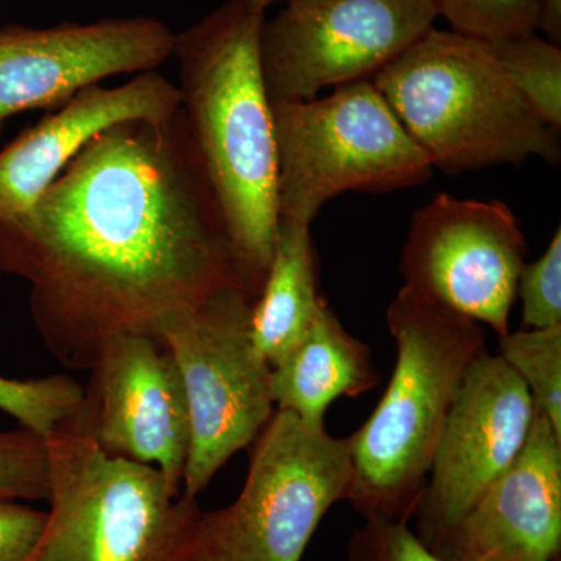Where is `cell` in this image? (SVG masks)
<instances>
[{"label": "cell", "mask_w": 561, "mask_h": 561, "mask_svg": "<svg viewBox=\"0 0 561 561\" xmlns=\"http://www.w3.org/2000/svg\"><path fill=\"white\" fill-rule=\"evenodd\" d=\"M0 273L31 284L41 341L73 371L119 335L161 342L210 295L243 289L183 110L95 136L28 213L0 220Z\"/></svg>", "instance_id": "6da1fadb"}, {"label": "cell", "mask_w": 561, "mask_h": 561, "mask_svg": "<svg viewBox=\"0 0 561 561\" xmlns=\"http://www.w3.org/2000/svg\"><path fill=\"white\" fill-rule=\"evenodd\" d=\"M264 20L247 0H227L175 33L172 51L181 110L253 301L271 267L279 224L275 124L261 62Z\"/></svg>", "instance_id": "7a4b0ae2"}, {"label": "cell", "mask_w": 561, "mask_h": 561, "mask_svg": "<svg viewBox=\"0 0 561 561\" xmlns=\"http://www.w3.org/2000/svg\"><path fill=\"white\" fill-rule=\"evenodd\" d=\"M387 327L397 362L370 419L350 435L345 501L364 519L409 524L460 383L486 351V331L408 287L390 302Z\"/></svg>", "instance_id": "3957f363"}, {"label": "cell", "mask_w": 561, "mask_h": 561, "mask_svg": "<svg viewBox=\"0 0 561 561\" xmlns=\"http://www.w3.org/2000/svg\"><path fill=\"white\" fill-rule=\"evenodd\" d=\"M432 168L451 175L537 157L559 164V131L537 116L489 43L432 27L371 77Z\"/></svg>", "instance_id": "277c9868"}, {"label": "cell", "mask_w": 561, "mask_h": 561, "mask_svg": "<svg viewBox=\"0 0 561 561\" xmlns=\"http://www.w3.org/2000/svg\"><path fill=\"white\" fill-rule=\"evenodd\" d=\"M46 443L50 511L36 561H183L194 551L197 500L158 468L103 451L87 391Z\"/></svg>", "instance_id": "5b68a950"}, {"label": "cell", "mask_w": 561, "mask_h": 561, "mask_svg": "<svg viewBox=\"0 0 561 561\" xmlns=\"http://www.w3.org/2000/svg\"><path fill=\"white\" fill-rule=\"evenodd\" d=\"M279 219L311 225L343 192H390L432 179V164L371 80L309 101L272 102Z\"/></svg>", "instance_id": "8992f818"}, {"label": "cell", "mask_w": 561, "mask_h": 561, "mask_svg": "<svg viewBox=\"0 0 561 561\" xmlns=\"http://www.w3.org/2000/svg\"><path fill=\"white\" fill-rule=\"evenodd\" d=\"M351 476L350 437L275 411L254 440L241 494L202 513L198 542L217 561H301L323 516L346 500Z\"/></svg>", "instance_id": "52a82bcc"}, {"label": "cell", "mask_w": 561, "mask_h": 561, "mask_svg": "<svg viewBox=\"0 0 561 561\" xmlns=\"http://www.w3.org/2000/svg\"><path fill=\"white\" fill-rule=\"evenodd\" d=\"M253 300L241 287L210 295L162 334L190 408L191 442L181 493L197 500L275 413L272 367L251 339Z\"/></svg>", "instance_id": "ba28073f"}, {"label": "cell", "mask_w": 561, "mask_h": 561, "mask_svg": "<svg viewBox=\"0 0 561 561\" xmlns=\"http://www.w3.org/2000/svg\"><path fill=\"white\" fill-rule=\"evenodd\" d=\"M440 0H289L261 28L272 102L309 101L324 88L371 80L440 16Z\"/></svg>", "instance_id": "9c48e42d"}, {"label": "cell", "mask_w": 561, "mask_h": 561, "mask_svg": "<svg viewBox=\"0 0 561 561\" xmlns=\"http://www.w3.org/2000/svg\"><path fill=\"white\" fill-rule=\"evenodd\" d=\"M527 242L500 201L438 194L413 216L401 254L404 287L508 334Z\"/></svg>", "instance_id": "30bf717a"}, {"label": "cell", "mask_w": 561, "mask_h": 561, "mask_svg": "<svg viewBox=\"0 0 561 561\" xmlns=\"http://www.w3.org/2000/svg\"><path fill=\"white\" fill-rule=\"evenodd\" d=\"M535 401L500 354L482 353L468 368L432 457L413 518L427 548L456 526L526 445Z\"/></svg>", "instance_id": "8fae6325"}, {"label": "cell", "mask_w": 561, "mask_h": 561, "mask_svg": "<svg viewBox=\"0 0 561 561\" xmlns=\"http://www.w3.org/2000/svg\"><path fill=\"white\" fill-rule=\"evenodd\" d=\"M175 33L149 16L110 18L50 28L0 31V131L25 111L58 108L122 73L157 70L172 58Z\"/></svg>", "instance_id": "7c38bea8"}, {"label": "cell", "mask_w": 561, "mask_h": 561, "mask_svg": "<svg viewBox=\"0 0 561 561\" xmlns=\"http://www.w3.org/2000/svg\"><path fill=\"white\" fill-rule=\"evenodd\" d=\"M91 373L87 394L99 446L110 456L158 468L181 493L191 420L171 351L146 335H119Z\"/></svg>", "instance_id": "4fadbf2b"}, {"label": "cell", "mask_w": 561, "mask_h": 561, "mask_svg": "<svg viewBox=\"0 0 561 561\" xmlns=\"http://www.w3.org/2000/svg\"><path fill=\"white\" fill-rule=\"evenodd\" d=\"M561 548V434L535 405L526 445L431 551L448 561H553Z\"/></svg>", "instance_id": "5bb4252c"}, {"label": "cell", "mask_w": 561, "mask_h": 561, "mask_svg": "<svg viewBox=\"0 0 561 561\" xmlns=\"http://www.w3.org/2000/svg\"><path fill=\"white\" fill-rule=\"evenodd\" d=\"M180 110L179 87L157 70L80 91L0 151V220L28 213L95 136L122 122L169 121Z\"/></svg>", "instance_id": "9a60e30c"}, {"label": "cell", "mask_w": 561, "mask_h": 561, "mask_svg": "<svg viewBox=\"0 0 561 561\" xmlns=\"http://www.w3.org/2000/svg\"><path fill=\"white\" fill-rule=\"evenodd\" d=\"M378 383L371 351L343 328L327 301L297 345L272 368L276 411H287L313 426L342 397H359Z\"/></svg>", "instance_id": "2e32d148"}, {"label": "cell", "mask_w": 561, "mask_h": 561, "mask_svg": "<svg viewBox=\"0 0 561 561\" xmlns=\"http://www.w3.org/2000/svg\"><path fill=\"white\" fill-rule=\"evenodd\" d=\"M324 298L311 225L279 219L271 267L251 306V339L271 367L305 337Z\"/></svg>", "instance_id": "e0dca14e"}, {"label": "cell", "mask_w": 561, "mask_h": 561, "mask_svg": "<svg viewBox=\"0 0 561 561\" xmlns=\"http://www.w3.org/2000/svg\"><path fill=\"white\" fill-rule=\"evenodd\" d=\"M502 69L546 125L561 128V50L537 33L489 43Z\"/></svg>", "instance_id": "ac0fdd59"}, {"label": "cell", "mask_w": 561, "mask_h": 561, "mask_svg": "<svg viewBox=\"0 0 561 561\" xmlns=\"http://www.w3.org/2000/svg\"><path fill=\"white\" fill-rule=\"evenodd\" d=\"M500 350L561 434V327L508 332L500 337Z\"/></svg>", "instance_id": "d6986e66"}, {"label": "cell", "mask_w": 561, "mask_h": 561, "mask_svg": "<svg viewBox=\"0 0 561 561\" xmlns=\"http://www.w3.org/2000/svg\"><path fill=\"white\" fill-rule=\"evenodd\" d=\"M84 391L68 375L35 379L0 376V411L13 416L20 426L47 438L62 421L79 411Z\"/></svg>", "instance_id": "ffe728a7"}, {"label": "cell", "mask_w": 561, "mask_h": 561, "mask_svg": "<svg viewBox=\"0 0 561 561\" xmlns=\"http://www.w3.org/2000/svg\"><path fill=\"white\" fill-rule=\"evenodd\" d=\"M453 32L485 43L537 32L538 0H440Z\"/></svg>", "instance_id": "44dd1931"}, {"label": "cell", "mask_w": 561, "mask_h": 561, "mask_svg": "<svg viewBox=\"0 0 561 561\" xmlns=\"http://www.w3.org/2000/svg\"><path fill=\"white\" fill-rule=\"evenodd\" d=\"M49 494L46 438L24 426L0 430V500L47 501Z\"/></svg>", "instance_id": "7402d4cb"}, {"label": "cell", "mask_w": 561, "mask_h": 561, "mask_svg": "<svg viewBox=\"0 0 561 561\" xmlns=\"http://www.w3.org/2000/svg\"><path fill=\"white\" fill-rule=\"evenodd\" d=\"M516 297L523 302V330L561 327L560 227L545 254L524 264Z\"/></svg>", "instance_id": "603a6c76"}, {"label": "cell", "mask_w": 561, "mask_h": 561, "mask_svg": "<svg viewBox=\"0 0 561 561\" xmlns=\"http://www.w3.org/2000/svg\"><path fill=\"white\" fill-rule=\"evenodd\" d=\"M346 561H448L431 551L408 524L365 519L348 541Z\"/></svg>", "instance_id": "cb8c5ba5"}, {"label": "cell", "mask_w": 561, "mask_h": 561, "mask_svg": "<svg viewBox=\"0 0 561 561\" xmlns=\"http://www.w3.org/2000/svg\"><path fill=\"white\" fill-rule=\"evenodd\" d=\"M47 512L0 500V561H36Z\"/></svg>", "instance_id": "d4e9b609"}, {"label": "cell", "mask_w": 561, "mask_h": 561, "mask_svg": "<svg viewBox=\"0 0 561 561\" xmlns=\"http://www.w3.org/2000/svg\"><path fill=\"white\" fill-rule=\"evenodd\" d=\"M546 33L549 43L559 46L561 43V0H538L537 31Z\"/></svg>", "instance_id": "484cf974"}, {"label": "cell", "mask_w": 561, "mask_h": 561, "mask_svg": "<svg viewBox=\"0 0 561 561\" xmlns=\"http://www.w3.org/2000/svg\"><path fill=\"white\" fill-rule=\"evenodd\" d=\"M183 561H217L205 548L198 542L195 545L194 551L190 553Z\"/></svg>", "instance_id": "4316f807"}, {"label": "cell", "mask_w": 561, "mask_h": 561, "mask_svg": "<svg viewBox=\"0 0 561 561\" xmlns=\"http://www.w3.org/2000/svg\"><path fill=\"white\" fill-rule=\"evenodd\" d=\"M254 10L265 13L268 7L276 2H289V0H247Z\"/></svg>", "instance_id": "83f0119b"}]
</instances>
